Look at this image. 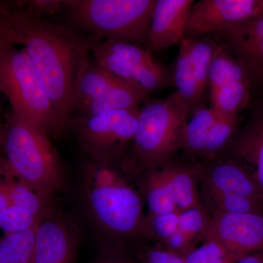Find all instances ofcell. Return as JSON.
Here are the masks:
<instances>
[{
  "instance_id": "obj_1",
  "label": "cell",
  "mask_w": 263,
  "mask_h": 263,
  "mask_svg": "<svg viewBox=\"0 0 263 263\" xmlns=\"http://www.w3.org/2000/svg\"><path fill=\"white\" fill-rule=\"evenodd\" d=\"M23 46L51 100L62 135L68 131L76 91L91 55L92 38L52 23L8 1L1 11Z\"/></svg>"
},
{
  "instance_id": "obj_2",
  "label": "cell",
  "mask_w": 263,
  "mask_h": 263,
  "mask_svg": "<svg viewBox=\"0 0 263 263\" xmlns=\"http://www.w3.org/2000/svg\"><path fill=\"white\" fill-rule=\"evenodd\" d=\"M0 154L24 182L47 200L63 187V164L50 137L12 110L5 114L0 131Z\"/></svg>"
},
{
  "instance_id": "obj_3",
  "label": "cell",
  "mask_w": 263,
  "mask_h": 263,
  "mask_svg": "<svg viewBox=\"0 0 263 263\" xmlns=\"http://www.w3.org/2000/svg\"><path fill=\"white\" fill-rule=\"evenodd\" d=\"M188 116L174 94L162 100H146L138 116L133 144L121 162L134 174L156 168L183 150Z\"/></svg>"
},
{
  "instance_id": "obj_4",
  "label": "cell",
  "mask_w": 263,
  "mask_h": 263,
  "mask_svg": "<svg viewBox=\"0 0 263 263\" xmlns=\"http://www.w3.org/2000/svg\"><path fill=\"white\" fill-rule=\"evenodd\" d=\"M157 0H64L77 28L97 40L130 43L146 50Z\"/></svg>"
},
{
  "instance_id": "obj_5",
  "label": "cell",
  "mask_w": 263,
  "mask_h": 263,
  "mask_svg": "<svg viewBox=\"0 0 263 263\" xmlns=\"http://www.w3.org/2000/svg\"><path fill=\"white\" fill-rule=\"evenodd\" d=\"M117 164L89 161L86 167V198L99 226L117 236L144 235L146 216L140 194L123 181Z\"/></svg>"
},
{
  "instance_id": "obj_6",
  "label": "cell",
  "mask_w": 263,
  "mask_h": 263,
  "mask_svg": "<svg viewBox=\"0 0 263 263\" xmlns=\"http://www.w3.org/2000/svg\"><path fill=\"white\" fill-rule=\"evenodd\" d=\"M0 93L9 100L15 115L50 138L62 136L44 84L24 48L13 47L0 53Z\"/></svg>"
},
{
  "instance_id": "obj_7",
  "label": "cell",
  "mask_w": 263,
  "mask_h": 263,
  "mask_svg": "<svg viewBox=\"0 0 263 263\" xmlns=\"http://www.w3.org/2000/svg\"><path fill=\"white\" fill-rule=\"evenodd\" d=\"M140 110H115L92 117L73 116L68 130L75 134L81 149L91 162L119 163L133 144Z\"/></svg>"
},
{
  "instance_id": "obj_8",
  "label": "cell",
  "mask_w": 263,
  "mask_h": 263,
  "mask_svg": "<svg viewBox=\"0 0 263 263\" xmlns=\"http://www.w3.org/2000/svg\"><path fill=\"white\" fill-rule=\"evenodd\" d=\"M212 161L200 164V179L214 213H263V197L252 176L224 156Z\"/></svg>"
},
{
  "instance_id": "obj_9",
  "label": "cell",
  "mask_w": 263,
  "mask_h": 263,
  "mask_svg": "<svg viewBox=\"0 0 263 263\" xmlns=\"http://www.w3.org/2000/svg\"><path fill=\"white\" fill-rule=\"evenodd\" d=\"M91 56L97 65L150 95L172 80V76L154 60L152 53L130 43L92 39Z\"/></svg>"
},
{
  "instance_id": "obj_10",
  "label": "cell",
  "mask_w": 263,
  "mask_h": 263,
  "mask_svg": "<svg viewBox=\"0 0 263 263\" xmlns=\"http://www.w3.org/2000/svg\"><path fill=\"white\" fill-rule=\"evenodd\" d=\"M219 43L212 35L183 39L173 72L176 100L190 117L203 104L209 89V72Z\"/></svg>"
},
{
  "instance_id": "obj_11",
  "label": "cell",
  "mask_w": 263,
  "mask_h": 263,
  "mask_svg": "<svg viewBox=\"0 0 263 263\" xmlns=\"http://www.w3.org/2000/svg\"><path fill=\"white\" fill-rule=\"evenodd\" d=\"M209 89L212 106L220 115L240 116L252 105V91L245 67L220 43L209 67Z\"/></svg>"
},
{
  "instance_id": "obj_12",
  "label": "cell",
  "mask_w": 263,
  "mask_h": 263,
  "mask_svg": "<svg viewBox=\"0 0 263 263\" xmlns=\"http://www.w3.org/2000/svg\"><path fill=\"white\" fill-rule=\"evenodd\" d=\"M212 36L245 67L252 91V104L263 101V14L230 24Z\"/></svg>"
},
{
  "instance_id": "obj_13",
  "label": "cell",
  "mask_w": 263,
  "mask_h": 263,
  "mask_svg": "<svg viewBox=\"0 0 263 263\" xmlns=\"http://www.w3.org/2000/svg\"><path fill=\"white\" fill-rule=\"evenodd\" d=\"M263 14V0H201L189 13L183 39L213 34L230 24Z\"/></svg>"
},
{
  "instance_id": "obj_14",
  "label": "cell",
  "mask_w": 263,
  "mask_h": 263,
  "mask_svg": "<svg viewBox=\"0 0 263 263\" xmlns=\"http://www.w3.org/2000/svg\"><path fill=\"white\" fill-rule=\"evenodd\" d=\"M205 236L218 240L237 259L263 252V213H214Z\"/></svg>"
},
{
  "instance_id": "obj_15",
  "label": "cell",
  "mask_w": 263,
  "mask_h": 263,
  "mask_svg": "<svg viewBox=\"0 0 263 263\" xmlns=\"http://www.w3.org/2000/svg\"><path fill=\"white\" fill-rule=\"evenodd\" d=\"M221 156L242 166L252 176L263 197V101L252 104L248 117Z\"/></svg>"
},
{
  "instance_id": "obj_16",
  "label": "cell",
  "mask_w": 263,
  "mask_h": 263,
  "mask_svg": "<svg viewBox=\"0 0 263 263\" xmlns=\"http://www.w3.org/2000/svg\"><path fill=\"white\" fill-rule=\"evenodd\" d=\"M77 236L63 218L48 214L36 229L34 263H74Z\"/></svg>"
},
{
  "instance_id": "obj_17",
  "label": "cell",
  "mask_w": 263,
  "mask_h": 263,
  "mask_svg": "<svg viewBox=\"0 0 263 263\" xmlns=\"http://www.w3.org/2000/svg\"><path fill=\"white\" fill-rule=\"evenodd\" d=\"M193 159L184 162L174 158L160 167L144 171L163 186L179 212L202 205L197 186L200 179V163Z\"/></svg>"
},
{
  "instance_id": "obj_18",
  "label": "cell",
  "mask_w": 263,
  "mask_h": 263,
  "mask_svg": "<svg viewBox=\"0 0 263 263\" xmlns=\"http://www.w3.org/2000/svg\"><path fill=\"white\" fill-rule=\"evenodd\" d=\"M193 0H157L146 51L167 49L183 40Z\"/></svg>"
},
{
  "instance_id": "obj_19",
  "label": "cell",
  "mask_w": 263,
  "mask_h": 263,
  "mask_svg": "<svg viewBox=\"0 0 263 263\" xmlns=\"http://www.w3.org/2000/svg\"><path fill=\"white\" fill-rule=\"evenodd\" d=\"M149 96L145 90L121 80L99 98L77 105L72 117H92L115 110L139 109Z\"/></svg>"
},
{
  "instance_id": "obj_20",
  "label": "cell",
  "mask_w": 263,
  "mask_h": 263,
  "mask_svg": "<svg viewBox=\"0 0 263 263\" xmlns=\"http://www.w3.org/2000/svg\"><path fill=\"white\" fill-rule=\"evenodd\" d=\"M219 114L212 106L200 105L187 121L183 136V150L191 157H201L207 137Z\"/></svg>"
},
{
  "instance_id": "obj_21",
  "label": "cell",
  "mask_w": 263,
  "mask_h": 263,
  "mask_svg": "<svg viewBox=\"0 0 263 263\" xmlns=\"http://www.w3.org/2000/svg\"><path fill=\"white\" fill-rule=\"evenodd\" d=\"M121 80L97 65L92 60H90L79 81L73 110L77 105L101 96Z\"/></svg>"
},
{
  "instance_id": "obj_22",
  "label": "cell",
  "mask_w": 263,
  "mask_h": 263,
  "mask_svg": "<svg viewBox=\"0 0 263 263\" xmlns=\"http://www.w3.org/2000/svg\"><path fill=\"white\" fill-rule=\"evenodd\" d=\"M36 229L5 233L0 238L2 263H34Z\"/></svg>"
},
{
  "instance_id": "obj_23",
  "label": "cell",
  "mask_w": 263,
  "mask_h": 263,
  "mask_svg": "<svg viewBox=\"0 0 263 263\" xmlns=\"http://www.w3.org/2000/svg\"><path fill=\"white\" fill-rule=\"evenodd\" d=\"M243 119L241 116L227 117L219 114L207 137L201 157L212 161L224 155Z\"/></svg>"
},
{
  "instance_id": "obj_24",
  "label": "cell",
  "mask_w": 263,
  "mask_h": 263,
  "mask_svg": "<svg viewBox=\"0 0 263 263\" xmlns=\"http://www.w3.org/2000/svg\"><path fill=\"white\" fill-rule=\"evenodd\" d=\"M202 245L192 248L183 256L185 263H234L235 258L218 240L205 236Z\"/></svg>"
},
{
  "instance_id": "obj_25",
  "label": "cell",
  "mask_w": 263,
  "mask_h": 263,
  "mask_svg": "<svg viewBox=\"0 0 263 263\" xmlns=\"http://www.w3.org/2000/svg\"><path fill=\"white\" fill-rule=\"evenodd\" d=\"M179 229V212L146 216L145 236L157 238L161 241L168 239Z\"/></svg>"
},
{
  "instance_id": "obj_26",
  "label": "cell",
  "mask_w": 263,
  "mask_h": 263,
  "mask_svg": "<svg viewBox=\"0 0 263 263\" xmlns=\"http://www.w3.org/2000/svg\"><path fill=\"white\" fill-rule=\"evenodd\" d=\"M209 221L202 205L179 212V229L193 238L195 235H205Z\"/></svg>"
},
{
  "instance_id": "obj_27",
  "label": "cell",
  "mask_w": 263,
  "mask_h": 263,
  "mask_svg": "<svg viewBox=\"0 0 263 263\" xmlns=\"http://www.w3.org/2000/svg\"><path fill=\"white\" fill-rule=\"evenodd\" d=\"M13 3L18 8L43 18L47 15L54 14L64 8V0H29L13 1Z\"/></svg>"
},
{
  "instance_id": "obj_28",
  "label": "cell",
  "mask_w": 263,
  "mask_h": 263,
  "mask_svg": "<svg viewBox=\"0 0 263 263\" xmlns=\"http://www.w3.org/2000/svg\"><path fill=\"white\" fill-rule=\"evenodd\" d=\"M142 263H185L182 256L171 250L152 249L143 256Z\"/></svg>"
},
{
  "instance_id": "obj_29",
  "label": "cell",
  "mask_w": 263,
  "mask_h": 263,
  "mask_svg": "<svg viewBox=\"0 0 263 263\" xmlns=\"http://www.w3.org/2000/svg\"><path fill=\"white\" fill-rule=\"evenodd\" d=\"M192 238H191L190 235L178 229L168 239L164 241V243L167 245L169 250L183 257L189 250L192 249L190 247Z\"/></svg>"
},
{
  "instance_id": "obj_30",
  "label": "cell",
  "mask_w": 263,
  "mask_h": 263,
  "mask_svg": "<svg viewBox=\"0 0 263 263\" xmlns=\"http://www.w3.org/2000/svg\"><path fill=\"white\" fill-rule=\"evenodd\" d=\"M16 40L11 24L0 13V53L9 48L15 47Z\"/></svg>"
},
{
  "instance_id": "obj_31",
  "label": "cell",
  "mask_w": 263,
  "mask_h": 263,
  "mask_svg": "<svg viewBox=\"0 0 263 263\" xmlns=\"http://www.w3.org/2000/svg\"><path fill=\"white\" fill-rule=\"evenodd\" d=\"M96 263H133L118 252H105Z\"/></svg>"
},
{
  "instance_id": "obj_32",
  "label": "cell",
  "mask_w": 263,
  "mask_h": 263,
  "mask_svg": "<svg viewBox=\"0 0 263 263\" xmlns=\"http://www.w3.org/2000/svg\"><path fill=\"white\" fill-rule=\"evenodd\" d=\"M234 263H263V252L247 254L237 259Z\"/></svg>"
},
{
  "instance_id": "obj_33",
  "label": "cell",
  "mask_w": 263,
  "mask_h": 263,
  "mask_svg": "<svg viewBox=\"0 0 263 263\" xmlns=\"http://www.w3.org/2000/svg\"><path fill=\"white\" fill-rule=\"evenodd\" d=\"M7 3H8V1H1V0H0V13H1V11L3 10V8L6 6Z\"/></svg>"
},
{
  "instance_id": "obj_34",
  "label": "cell",
  "mask_w": 263,
  "mask_h": 263,
  "mask_svg": "<svg viewBox=\"0 0 263 263\" xmlns=\"http://www.w3.org/2000/svg\"><path fill=\"white\" fill-rule=\"evenodd\" d=\"M3 122L1 121V117H0V131H1L2 127H3Z\"/></svg>"
},
{
  "instance_id": "obj_35",
  "label": "cell",
  "mask_w": 263,
  "mask_h": 263,
  "mask_svg": "<svg viewBox=\"0 0 263 263\" xmlns=\"http://www.w3.org/2000/svg\"><path fill=\"white\" fill-rule=\"evenodd\" d=\"M0 263H2V262H1V259H0Z\"/></svg>"
}]
</instances>
